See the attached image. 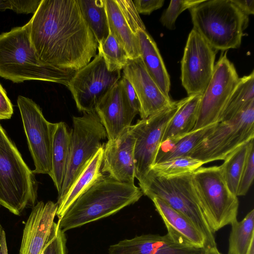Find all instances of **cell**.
<instances>
[{
  "mask_svg": "<svg viewBox=\"0 0 254 254\" xmlns=\"http://www.w3.org/2000/svg\"><path fill=\"white\" fill-rule=\"evenodd\" d=\"M29 21L31 44L46 64L76 71L97 55V41L77 0H42Z\"/></svg>",
  "mask_w": 254,
  "mask_h": 254,
  "instance_id": "cell-1",
  "label": "cell"
},
{
  "mask_svg": "<svg viewBox=\"0 0 254 254\" xmlns=\"http://www.w3.org/2000/svg\"><path fill=\"white\" fill-rule=\"evenodd\" d=\"M134 184L121 183L103 174L69 206L58 220L63 232L113 215L143 195Z\"/></svg>",
  "mask_w": 254,
  "mask_h": 254,
  "instance_id": "cell-2",
  "label": "cell"
},
{
  "mask_svg": "<svg viewBox=\"0 0 254 254\" xmlns=\"http://www.w3.org/2000/svg\"><path fill=\"white\" fill-rule=\"evenodd\" d=\"M30 22L0 34V76L13 83L41 80L64 84L76 71L62 70L41 61L31 44Z\"/></svg>",
  "mask_w": 254,
  "mask_h": 254,
  "instance_id": "cell-3",
  "label": "cell"
},
{
  "mask_svg": "<svg viewBox=\"0 0 254 254\" xmlns=\"http://www.w3.org/2000/svg\"><path fill=\"white\" fill-rule=\"evenodd\" d=\"M189 11L193 29L214 50L240 47L249 16L231 0H204Z\"/></svg>",
  "mask_w": 254,
  "mask_h": 254,
  "instance_id": "cell-4",
  "label": "cell"
},
{
  "mask_svg": "<svg viewBox=\"0 0 254 254\" xmlns=\"http://www.w3.org/2000/svg\"><path fill=\"white\" fill-rule=\"evenodd\" d=\"M138 185L143 194L150 199H162L189 219L204 236L207 247L216 246L214 233L207 221L192 173L165 178L150 170Z\"/></svg>",
  "mask_w": 254,
  "mask_h": 254,
  "instance_id": "cell-5",
  "label": "cell"
},
{
  "mask_svg": "<svg viewBox=\"0 0 254 254\" xmlns=\"http://www.w3.org/2000/svg\"><path fill=\"white\" fill-rule=\"evenodd\" d=\"M35 174L0 124V205L16 215L33 207L38 187Z\"/></svg>",
  "mask_w": 254,
  "mask_h": 254,
  "instance_id": "cell-6",
  "label": "cell"
},
{
  "mask_svg": "<svg viewBox=\"0 0 254 254\" xmlns=\"http://www.w3.org/2000/svg\"><path fill=\"white\" fill-rule=\"evenodd\" d=\"M107 134L96 111L72 117V128L64 180L58 195L59 205L97 151L103 146Z\"/></svg>",
  "mask_w": 254,
  "mask_h": 254,
  "instance_id": "cell-7",
  "label": "cell"
},
{
  "mask_svg": "<svg viewBox=\"0 0 254 254\" xmlns=\"http://www.w3.org/2000/svg\"><path fill=\"white\" fill-rule=\"evenodd\" d=\"M207 221L215 233L237 221L238 197L229 190L220 166L199 167L192 173Z\"/></svg>",
  "mask_w": 254,
  "mask_h": 254,
  "instance_id": "cell-8",
  "label": "cell"
},
{
  "mask_svg": "<svg viewBox=\"0 0 254 254\" xmlns=\"http://www.w3.org/2000/svg\"><path fill=\"white\" fill-rule=\"evenodd\" d=\"M254 137V101L233 119L217 123L212 132L194 148L189 156L204 164L224 160Z\"/></svg>",
  "mask_w": 254,
  "mask_h": 254,
  "instance_id": "cell-9",
  "label": "cell"
},
{
  "mask_svg": "<svg viewBox=\"0 0 254 254\" xmlns=\"http://www.w3.org/2000/svg\"><path fill=\"white\" fill-rule=\"evenodd\" d=\"M185 98L147 118L138 120L129 127L135 138L134 163L135 178L140 182L155 164L166 128L183 103Z\"/></svg>",
  "mask_w": 254,
  "mask_h": 254,
  "instance_id": "cell-10",
  "label": "cell"
},
{
  "mask_svg": "<svg viewBox=\"0 0 254 254\" xmlns=\"http://www.w3.org/2000/svg\"><path fill=\"white\" fill-rule=\"evenodd\" d=\"M121 77V70L110 71L103 58L98 53L89 64L75 72L67 87L78 111L89 113L96 110Z\"/></svg>",
  "mask_w": 254,
  "mask_h": 254,
  "instance_id": "cell-11",
  "label": "cell"
},
{
  "mask_svg": "<svg viewBox=\"0 0 254 254\" xmlns=\"http://www.w3.org/2000/svg\"><path fill=\"white\" fill-rule=\"evenodd\" d=\"M26 136L33 158L35 174H48L52 170V144L56 123L48 121L40 107L32 99L19 95L17 99Z\"/></svg>",
  "mask_w": 254,
  "mask_h": 254,
  "instance_id": "cell-12",
  "label": "cell"
},
{
  "mask_svg": "<svg viewBox=\"0 0 254 254\" xmlns=\"http://www.w3.org/2000/svg\"><path fill=\"white\" fill-rule=\"evenodd\" d=\"M240 77L233 64L221 54L214 72L201 95L198 116L193 130L220 122L223 113Z\"/></svg>",
  "mask_w": 254,
  "mask_h": 254,
  "instance_id": "cell-13",
  "label": "cell"
},
{
  "mask_svg": "<svg viewBox=\"0 0 254 254\" xmlns=\"http://www.w3.org/2000/svg\"><path fill=\"white\" fill-rule=\"evenodd\" d=\"M216 51L192 28L181 61L182 84L188 96L204 92L214 72Z\"/></svg>",
  "mask_w": 254,
  "mask_h": 254,
  "instance_id": "cell-14",
  "label": "cell"
},
{
  "mask_svg": "<svg viewBox=\"0 0 254 254\" xmlns=\"http://www.w3.org/2000/svg\"><path fill=\"white\" fill-rule=\"evenodd\" d=\"M122 76L131 84L138 98L141 119L165 109L173 102L163 93L146 70L140 57L129 59L123 69Z\"/></svg>",
  "mask_w": 254,
  "mask_h": 254,
  "instance_id": "cell-15",
  "label": "cell"
},
{
  "mask_svg": "<svg viewBox=\"0 0 254 254\" xmlns=\"http://www.w3.org/2000/svg\"><path fill=\"white\" fill-rule=\"evenodd\" d=\"M129 127L115 139L104 143L101 172L118 182L134 184L135 140Z\"/></svg>",
  "mask_w": 254,
  "mask_h": 254,
  "instance_id": "cell-16",
  "label": "cell"
},
{
  "mask_svg": "<svg viewBox=\"0 0 254 254\" xmlns=\"http://www.w3.org/2000/svg\"><path fill=\"white\" fill-rule=\"evenodd\" d=\"M203 249L188 245L171 234H143L111 245L109 254H202Z\"/></svg>",
  "mask_w": 254,
  "mask_h": 254,
  "instance_id": "cell-17",
  "label": "cell"
},
{
  "mask_svg": "<svg viewBox=\"0 0 254 254\" xmlns=\"http://www.w3.org/2000/svg\"><path fill=\"white\" fill-rule=\"evenodd\" d=\"M96 111L108 140L115 139L126 128L130 126L137 115L129 103L121 80L103 97Z\"/></svg>",
  "mask_w": 254,
  "mask_h": 254,
  "instance_id": "cell-18",
  "label": "cell"
},
{
  "mask_svg": "<svg viewBox=\"0 0 254 254\" xmlns=\"http://www.w3.org/2000/svg\"><path fill=\"white\" fill-rule=\"evenodd\" d=\"M58 205L38 202L25 224L19 254H40L50 234Z\"/></svg>",
  "mask_w": 254,
  "mask_h": 254,
  "instance_id": "cell-19",
  "label": "cell"
},
{
  "mask_svg": "<svg viewBox=\"0 0 254 254\" xmlns=\"http://www.w3.org/2000/svg\"><path fill=\"white\" fill-rule=\"evenodd\" d=\"M151 199L167 229V233L194 247L201 249L207 247L204 236L189 219L162 199L157 197Z\"/></svg>",
  "mask_w": 254,
  "mask_h": 254,
  "instance_id": "cell-20",
  "label": "cell"
},
{
  "mask_svg": "<svg viewBox=\"0 0 254 254\" xmlns=\"http://www.w3.org/2000/svg\"><path fill=\"white\" fill-rule=\"evenodd\" d=\"M140 58L147 72L166 95L169 96V75L155 42L146 30L137 33Z\"/></svg>",
  "mask_w": 254,
  "mask_h": 254,
  "instance_id": "cell-21",
  "label": "cell"
},
{
  "mask_svg": "<svg viewBox=\"0 0 254 254\" xmlns=\"http://www.w3.org/2000/svg\"><path fill=\"white\" fill-rule=\"evenodd\" d=\"M202 94L188 96L168 123L162 142H172L193 130Z\"/></svg>",
  "mask_w": 254,
  "mask_h": 254,
  "instance_id": "cell-22",
  "label": "cell"
},
{
  "mask_svg": "<svg viewBox=\"0 0 254 254\" xmlns=\"http://www.w3.org/2000/svg\"><path fill=\"white\" fill-rule=\"evenodd\" d=\"M110 32L127 52L129 59L140 57L136 35L126 21L116 0H104Z\"/></svg>",
  "mask_w": 254,
  "mask_h": 254,
  "instance_id": "cell-23",
  "label": "cell"
},
{
  "mask_svg": "<svg viewBox=\"0 0 254 254\" xmlns=\"http://www.w3.org/2000/svg\"><path fill=\"white\" fill-rule=\"evenodd\" d=\"M70 139L69 131L66 124L63 122L56 123L53 138L52 178L58 194L60 192L64 180L69 156Z\"/></svg>",
  "mask_w": 254,
  "mask_h": 254,
  "instance_id": "cell-24",
  "label": "cell"
},
{
  "mask_svg": "<svg viewBox=\"0 0 254 254\" xmlns=\"http://www.w3.org/2000/svg\"><path fill=\"white\" fill-rule=\"evenodd\" d=\"M103 154V146L93 156L75 181L64 200L58 205L56 215L59 219L74 201L103 175L101 172Z\"/></svg>",
  "mask_w": 254,
  "mask_h": 254,
  "instance_id": "cell-25",
  "label": "cell"
},
{
  "mask_svg": "<svg viewBox=\"0 0 254 254\" xmlns=\"http://www.w3.org/2000/svg\"><path fill=\"white\" fill-rule=\"evenodd\" d=\"M217 124L216 123L193 130L174 142L161 143L155 163L178 157L189 156L194 148L212 132Z\"/></svg>",
  "mask_w": 254,
  "mask_h": 254,
  "instance_id": "cell-26",
  "label": "cell"
},
{
  "mask_svg": "<svg viewBox=\"0 0 254 254\" xmlns=\"http://www.w3.org/2000/svg\"><path fill=\"white\" fill-rule=\"evenodd\" d=\"M82 15L99 44L110 31L104 0H77Z\"/></svg>",
  "mask_w": 254,
  "mask_h": 254,
  "instance_id": "cell-27",
  "label": "cell"
},
{
  "mask_svg": "<svg viewBox=\"0 0 254 254\" xmlns=\"http://www.w3.org/2000/svg\"><path fill=\"white\" fill-rule=\"evenodd\" d=\"M254 101V72L240 78L223 113L220 122L231 120Z\"/></svg>",
  "mask_w": 254,
  "mask_h": 254,
  "instance_id": "cell-28",
  "label": "cell"
},
{
  "mask_svg": "<svg viewBox=\"0 0 254 254\" xmlns=\"http://www.w3.org/2000/svg\"><path fill=\"white\" fill-rule=\"evenodd\" d=\"M231 225L228 254H246L254 238V209Z\"/></svg>",
  "mask_w": 254,
  "mask_h": 254,
  "instance_id": "cell-29",
  "label": "cell"
},
{
  "mask_svg": "<svg viewBox=\"0 0 254 254\" xmlns=\"http://www.w3.org/2000/svg\"><path fill=\"white\" fill-rule=\"evenodd\" d=\"M250 141L241 145L228 155L224 160L223 163L220 166L222 176L229 190L236 196L246 162Z\"/></svg>",
  "mask_w": 254,
  "mask_h": 254,
  "instance_id": "cell-30",
  "label": "cell"
},
{
  "mask_svg": "<svg viewBox=\"0 0 254 254\" xmlns=\"http://www.w3.org/2000/svg\"><path fill=\"white\" fill-rule=\"evenodd\" d=\"M203 164L198 159L184 156L155 163L150 170L158 176L170 178L193 173Z\"/></svg>",
  "mask_w": 254,
  "mask_h": 254,
  "instance_id": "cell-31",
  "label": "cell"
},
{
  "mask_svg": "<svg viewBox=\"0 0 254 254\" xmlns=\"http://www.w3.org/2000/svg\"><path fill=\"white\" fill-rule=\"evenodd\" d=\"M98 51L110 71L121 70L129 59L126 50L110 32L107 38L98 44Z\"/></svg>",
  "mask_w": 254,
  "mask_h": 254,
  "instance_id": "cell-32",
  "label": "cell"
},
{
  "mask_svg": "<svg viewBox=\"0 0 254 254\" xmlns=\"http://www.w3.org/2000/svg\"><path fill=\"white\" fill-rule=\"evenodd\" d=\"M204 0H171L168 8L162 13L160 21L170 30L175 29V22L179 15L187 9L197 5Z\"/></svg>",
  "mask_w": 254,
  "mask_h": 254,
  "instance_id": "cell-33",
  "label": "cell"
},
{
  "mask_svg": "<svg viewBox=\"0 0 254 254\" xmlns=\"http://www.w3.org/2000/svg\"><path fill=\"white\" fill-rule=\"evenodd\" d=\"M254 178V139L249 144L246 162L243 168L237 196H243L248 192Z\"/></svg>",
  "mask_w": 254,
  "mask_h": 254,
  "instance_id": "cell-34",
  "label": "cell"
},
{
  "mask_svg": "<svg viewBox=\"0 0 254 254\" xmlns=\"http://www.w3.org/2000/svg\"><path fill=\"white\" fill-rule=\"evenodd\" d=\"M65 232L54 222L48 239L40 254H67Z\"/></svg>",
  "mask_w": 254,
  "mask_h": 254,
  "instance_id": "cell-35",
  "label": "cell"
},
{
  "mask_svg": "<svg viewBox=\"0 0 254 254\" xmlns=\"http://www.w3.org/2000/svg\"><path fill=\"white\" fill-rule=\"evenodd\" d=\"M121 12L131 31L137 35L140 30H146L145 27L130 0H116Z\"/></svg>",
  "mask_w": 254,
  "mask_h": 254,
  "instance_id": "cell-36",
  "label": "cell"
},
{
  "mask_svg": "<svg viewBox=\"0 0 254 254\" xmlns=\"http://www.w3.org/2000/svg\"><path fill=\"white\" fill-rule=\"evenodd\" d=\"M41 1L42 0H9L10 9L17 13L34 14Z\"/></svg>",
  "mask_w": 254,
  "mask_h": 254,
  "instance_id": "cell-37",
  "label": "cell"
},
{
  "mask_svg": "<svg viewBox=\"0 0 254 254\" xmlns=\"http://www.w3.org/2000/svg\"><path fill=\"white\" fill-rule=\"evenodd\" d=\"M120 80L130 106L137 114H139L140 105L134 89L130 82L123 76H122Z\"/></svg>",
  "mask_w": 254,
  "mask_h": 254,
  "instance_id": "cell-38",
  "label": "cell"
},
{
  "mask_svg": "<svg viewBox=\"0 0 254 254\" xmlns=\"http://www.w3.org/2000/svg\"><path fill=\"white\" fill-rule=\"evenodd\" d=\"M132 2L139 14L149 15L160 8L164 4V0H134Z\"/></svg>",
  "mask_w": 254,
  "mask_h": 254,
  "instance_id": "cell-39",
  "label": "cell"
},
{
  "mask_svg": "<svg viewBox=\"0 0 254 254\" xmlns=\"http://www.w3.org/2000/svg\"><path fill=\"white\" fill-rule=\"evenodd\" d=\"M13 113L12 104L0 83V120L10 119Z\"/></svg>",
  "mask_w": 254,
  "mask_h": 254,
  "instance_id": "cell-40",
  "label": "cell"
},
{
  "mask_svg": "<svg viewBox=\"0 0 254 254\" xmlns=\"http://www.w3.org/2000/svg\"><path fill=\"white\" fill-rule=\"evenodd\" d=\"M246 15L254 14V0H231Z\"/></svg>",
  "mask_w": 254,
  "mask_h": 254,
  "instance_id": "cell-41",
  "label": "cell"
},
{
  "mask_svg": "<svg viewBox=\"0 0 254 254\" xmlns=\"http://www.w3.org/2000/svg\"><path fill=\"white\" fill-rule=\"evenodd\" d=\"M0 254H8L4 230L0 224Z\"/></svg>",
  "mask_w": 254,
  "mask_h": 254,
  "instance_id": "cell-42",
  "label": "cell"
},
{
  "mask_svg": "<svg viewBox=\"0 0 254 254\" xmlns=\"http://www.w3.org/2000/svg\"><path fill=\"white\" fill-rule=\"evenodd\" d=\"M202 254H223L220 253L216 246L207 247L203 250Z\"/></svg>",
  "mask_w": 254,
  "mask_h": 254,
  "instance_id": "cell-43",
  "label": "cell"
},
{
  "mask_svg": "<svg viewBox=\"0 0 254 254\" xmlns=\"http://www.w3.org/2000/svg\"><path fill=\"white\" fill-rule=\"evenodd\" d=\"M10 3L9 0H0V10L4 11L6 9H10Z\"/></svg>",
  "mask_w": 254,
  "mask_h": 254,
  "instance_id": "cell-44",
  "label": "cell"
},
{
  "mask_svg": "<svg viewBox=\"0 0 254 254\" xmlns=\"http://www.w3.org/2000/svg\"><path fill=\"white\" fill-rule=\"evenodd\" d=\"M246 254H254V238L252 239Z\"/></svg>",
  "mask_w": 254,
  "mask_h": 254,
  "instance_id": "cell-45",
  "label": "cell"
},
{
  "mask_svg": "<svg viewBox=\"0 0 254 254\" xmlns=\"http://www.w3.org/2000/svg\"><path fill=\"white\" fill-rule=\"evenodd\" d=\"M0 206H1V205H0Z\"/></svg>",
  "mask_w": 254,
  "mask_h": 254,
  "instance_id": "cell-46",
  "label": "cell"
}]
</instances>
